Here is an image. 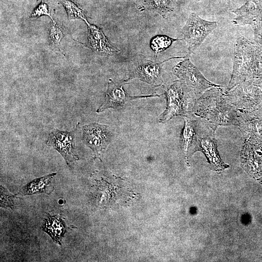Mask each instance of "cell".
<instances>
[{"instance_id": "7a4b0ae2", "label": "cell", "mask_w": 262, "mask_h": 262, "mask_svg": "<svg viewBox=\"0 0 262 262\" xmlns=\"http://www.w3.org/2000/svg\"><path fill=\"white\" fill-rule=\"evenodd\" d=\"M220 87H214L197 101L196 113L216 127L237 126L235 111L223 97Z\"/></svg>"}, {"instance_id": "ac0fdd59", "label": "cell", "mask_w": 262, "mask_h": 262, "mask_svg": "<svg viewBox=\"0 0 262 262\" xmlns=\"http://www.w3.org/2000/svg\"><path fill=\"white\" fill-rule=\"evenodd\" d=\"M65 35L64 29L54 21L50 24L49 29V39L56 48L59 49L60 43Z\"/></svg>"}, {"instance_id": "7c38bea8", "label": "cell", "mask_w": 262, "mask_h": 262, "mask_svg": "<svg viewBox=\"0 0 262 262\" xmlns=\"http://www.w3.org/2000/svg\"><path fill=\"white\" fill-rule=\"evenodd\" d=\"M88 27V39L91 49L100 54L112 55L120 52V50L113 45L104 35L101 29L85 21Z\"/></svg>"}, {"instance_id": "8992f818", "label": "cell", "mask_w": 262, "mask_h": 262, "mask_svg": "<svg viewBox=\"0 0 262 262\" xmlns=\"http://www.w3.org/2000/svg\"><path fill=\"white\" fill-rule=\"evenodd\" d=\"M165 61L157 63L144 55H138L132 60L129 76L125 82L137 78L153 86H160L163 82L160 65Z\"/></svg>"}, {"instance_id": "6da1fadb", "label": "cell", "mask_w": 262, "mask_h": 262, "mask_svg": "<svg viewBox=\"0 0 262 262\" xmlns=\"http://www.w3.org/2000/svg\"><path fill=\"white\" fill-rule=\"evenodd\" d=\"M233 70L227 91L251 79L261 70L262 49L243 36L235 44Z\"/></svg>"}, {"instance_id": "d6986e66", "label": "cell", "mask_w": 262, "mask_h": 262, "mask_svg": "<svg viewBox=\"0 0 262 262\" xmlns=\"http://www.w3.org/2000/svg\"><path fill=\"white\" fill-rule=\"evenodd\" d=\"M170 0H146V2L147 7L156 11L164 17L166 14L172 11L168 7Z\"/></svg>"}, {"instance_id": "8fae6325", "label": "cell", "mask_w": 262, "mask_h": 262, "mask_svg": "<svg viewBox=\"0 0 262 262\" xmlns=\"http://www.w3.org/2000/svg\"><path fill=\"white\" fill-rule=\"evenodd\" d=\"M184 120V126L180 136V146L187 161L194 153L200 151L201 120L189 115L185 116Z\"/></svg>"}, {"instance_id": "44dd1931", "label": "cell", "mask_w": 262, "mask_h": 262, "mask_svg": "<svg viewBox=\"0 0 262 262\" xmlns=\"http://www.w3.org/2000/svg\"><path fill=\"white\" fill-rule=\"evenodd\" d=\"M48 16L53 20L50 14V11L49 8V6L46 2L42 0V2L34 9V11L32 12L31 16L32 17H38L42 16Z\"/></svg>"}, {"instance_id": "ffe728a7", "label": "cell", "mask_w": 262, "mask_h": 262, "mask_svg": "<svg viewBox=\"0 0 262 262\" xmlns=\"http://www.w3.org/2000/svg\"><path fill=\"white\" fill-rule=\"evenodd\" d=\"M15 206V196L0 185V207L13 210Z\"/></svg>"}, {"instance_id": "52a82bcc", "label": "cell", "mask_w": 262, "mask_h": 262, "mask_svg": "<svg viewBox=\"0 0 262 262\" xmlns=\"http://www.w3.org/2000/svg\"><path fill=\"white\" fill-rule=\"evenodd\" d=\"M216 127L201 120L199 132L200 151L205 155L211 169L220 171L228 167L219 156L214 133Z\"/></svg>"}, {"instance_id": "cb8c5ba5", "label": "cell", "mask_w": 262, "mask_h": 262, "mask_svg": "<svg viewBox=\"0 0 262 262\" xmlns=\"http://www.w3.org/2000/svg\"></svg>"}, {"instance_id": "3957f363", "label": "cell", "mask_w": 262, "mask_h": 262, "mask_svg": "<svg viewBox=\"0 0 262 262\" xmlns=\"http://www.w3.org/2000/svg\"><path fill=\"white\" fill-rule=\"evenodd\" d=\"M173 74L196 95L201 94L210 88L220 86L206 79L189 58L182 60L175 66Z\"/></svg>"}, {"instance_id": "7402d4cb", "label": "cell", "mask_w": 262, "mask_h": 262, "mask_svg": "<svg viewBox=\"0 0 262 262\" xmlns=\"http://www.w3.org/2000/svg\"><path fill=\"white\" fill-rule=\"evenodd\" d=\"M252 26L256 44L262 49V19L256 22Z\"/></svg>"}, {"instance_id": "9a60e30c", "label": "cell", "mask_w": 262, "mask_h": 262, "mask_svg": "<svg viewBox=\"0 0 262 262\" xmlns=\"http://www.w3.org/2000/svg\"><path fill=\"white\" fill-rule=\"evenodd\" d=\"M56 174L53 173L33 180L21 188L18 195L23 196L36 193H48L49 187Z\"/></svg>"}, {"instance_id": "e0dca14e", "label": "cell", "mask_w": 262, "mask_h": 262, "mask_svg": "<svg viewBox=\"0 0 262 262\" xmlns=\"http://www.w3.org/2000/svg\"><path fill=\"white\" fill-rule=\"evenodd\" d=\"M61 2L65 7L69 19L81 18L86 21L83 10L71 0H62Z\"/></svg>"}, {"instance_id": "ba28073f", "label": "cell", "mask_w": 262, "mask_h": 262, "mask_svg": "<svg viewBox=\"0 0 262 262\" xmlns=\"http://www.w3.org/2000/svg\"><path fill=\"white\" fill-rule=\"evenodd\" d=\"M113 133L109 127L92 123L82 127L83 142L94 152L96 157H99L111 141Z\"/></svg>"}, {"instance_id": "603a6c76", "label": "cell", "mask_w": 262, "mask_h": 262, "mask_svg": "<svg viewBox=\"0 0 262 262\" xmlns=\"http://www.w3.org/2000/svg\"><path fill=\"white\" fill-rule=\"evenodd\" d=\"M228 1H229L230 0H227Z\"/></svg>"}, {"instance_id": "30bf717a", "label": "cell", "mask_w": 262, "mask_h": 262, "mask_svg": "<svg viewBox=\"0 0 262 262\" xmlns=\"http://www.w3.org/2000/svg\"><path fill=\"white\" fill-rule=\"evenodd\" d=\"M158 94L131 96L123 89V84L115 83L109 79L104 101L97 110V113H101L109 108L116 109L122 107L128 101L139 98L160 97Z\"/></svg>"}, {"instance_id": "2e32d148", "label": "cell", "mask_w": 262, "mask_h": 262, "mask_svg": "<svg viewBox=\"0 0 262 262\" xmlns=\"http://www.w3.org/2000/svg\"><path fill=\"white\" fill-rule=\"evenodd\" d=\"M182 40L183 39L173 38L165 35L155 36L151 40L150 43L151 49L155 52V58L157 53L168 48L173 42Z\"/></svg>"}, {"instance_id": "d4e9b609", "label": "cell", "mask_w": 262, "mask_h": 262, "mask_svg": "<svg viewBox=\"0 0 262 262\" xmlns=\"http://www.w3.org/2000/svg\"></svg>"}, {"instance_id": "5b68a950", "label": "cell", "mask_w": 262, "mask_h": 262, "mask_svg": "<svg viewBox=\"0 0 262 262\" xmlns=\"http://www.w3.org/2000/svg\"><path fill=\"white\" fill-rule=\"evenodd\" d=\"M184 86V84L178 80L171 85L164 86L167 106L159 117V122L164 123L179 115H188L189 109L187 107Z\"/></svg>"}, {"instance_id": "4fadbf2b", "label": "cell", "mask_w": 262, "mask_h": 262, "mask_svg": "<svg viewBox=\"0 0 262 262\" xmlns=\"http://www.w3.org/2000/svg\"><path fill=\"white\" fill-rule=\"evenodd\" d=\"M232 12L236 15L232 23L237 26H252L262 19V9L252 0H247L244 5Z\"/></svg>"}, {"instance_id": "9c48e42d", "label": "cell", "mask_w": 262, "mask_h": 262, "mask_svg": "<svg viewBox=\"0 0 262 262\" xmlns=\"http://www.w3.org/2000/svg\"><path fill=\"white\" fill-rule=\"evenodd\" d=\"M46 145L56 149L67 164L79 160L74 146V134L72 131L53 129L49 134Z\"/></svg>"}, {"instance_id": "277c9868", "label": "cell", "mask_w": 262, "mask_h": 262, "mask_svg": "<svg viewBox=\"0 0 262 262\" xmlns=\"http://www.w3.org/2000/svg\"><path fill=\"white\" fill-rule=\"evenodd\" d=\"M217 26L216 21L204 20L195 13H191L182 28V33L187 43L190 55Z\"/></svg>"}, {"instance_id": "5bb4252c", "label": "cell", "mask_w": 262, "mask_h": 262, "mask_svg": "<svg viewBox=\"0 0 262 262\" xmlns=\"http://www.w3.org/2000/svg\"><path fill=\"white\" fill-rule=\"evenodd\" d=\"M42 228L55 243L61 245L62 238L66 232V226L65 222L59 216L49 215L44 220Z\"/></svg>"}]
</instances>
